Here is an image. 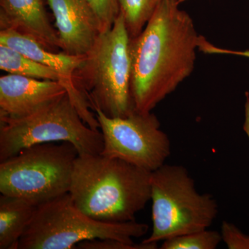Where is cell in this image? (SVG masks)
<instances>
[{"instance_id": "6da1fadb", "label": "cell", "mask_w": 249, "mask_h": 249, "mask_svg": "<svg viewBox=\"0 0 249 249\" xmlns=\"http://www.w3.org/2000/svg\"><path fill=\"white\" fill-rule=\"evenodd\" d=\"M179 4L160 0L143 31L130 38V91L137 112H152L194 70L200 35Z\"/></svg>"}, {"instance_id": "7a4b0ae2", "label": "cell", "mask_w": 249, "mask_h": 249, "mask_svg": "<svg viewBox=\"0 0 249 249\" xmlns=\"http://www.w3.org/2000/svg\"><path fill=\"white\" fill-rule=\"evenodd\" d=\"M151 173L101 154L78 155L69 193L78 209L93 219L132 222L151 199Z\"/></svg>"}, {"instance_id": "3957f363", "label": "cell", "mask_w": 249, "mask_h": 249, "mask_svg": "<svg viewBox=\"0 0 249 249\" xmlns=\"http://www.w3.org/2000/svg\"><path fill=\"white\" fill-rule=\"evenodd\" d=\"M129 37L121 13L103 31L75 72L73 83L91 109L110 118L134 112L130 91Z\"/></svg>"}, {"instance_id": "277c9868", "label": "cell", "mask_w": 249, "mask_h": 249, "mask_svg": "<svg viewBox=\"0 0 249 249\" xmlns=\"http://www.w3.org/2000/svg\"><path fill=\"white\" fill-rule=\"evenodd\" d=\"M152 231L142 242L157 244L209 229L218 213L217 201L200 194L182 165L163 164L152 172Z\"/></svg>"}, {"instance_id": "5b68a950", "label": "cell", "mask_w": 249, "mask_h": 249, "mask_svg": "<svg viewBox=\"0 0 249 249\" xmlns=\"http://www.w3.org/2000/svg\"><path fill=\"white\" fill-rule=\"evenodd\" d=\"M148 225L136 221L101 222L78 209L70 193L36 208L18 249H77L80 242L112 238L134 243L133 238L145 235Z\"/></svg>"}, {"instance_id": "8992f818", "label": "cell", "mask_w": 249, "mask_h": 249, "mask_svg": "<svg viewBox=\"0 0 249 249\" xmlns=\"http://www.w3.org/2000/svg\"><path fill=\"white\" fill-rule=\"evenodd\" d=\"M55 142H71L79 156L103 150L101 131L85 124L67 92L30 115L0 118V161L31 145Z\"/></svg>"}, {"instance_id": "52a82bcc", "label": "cell", "mask_w": 249, "mask_h": 249, "mask_svg": "<svg viewBox=\"0 0 249 249\" xmlns=\"http://www.w3.org/2000/svg\"><path fill=\"white\" fill-rule=\"evenodd\" d=\"M78 152L73 144H36L0 161V193L40 206L70 191Z\"/></svg>"}, {"instance_id": "ba28073f", "label": "cell", "mask_w": 249, "mask_h": 249, "mask_svg": "<svg viewBox=\"0 0 249 249\" xmlns=\"http://www.w3.org/2000/svg\"><path fill=\"white\" fill-rule=\"evenodd\" d=\"M94 111L103 137L101 155L150 172L165 164L171 152L170 141L153 113L134 111L126 117L110 118L99 109Z\"/></svg>"}, {"instance_id": "9c48e42d", "label": "cell", "mask_w": 249, "mask_h": 249, "mask_svg": "<svg viewBox=\"0 0 249 249\" xmlns=\"http://www.w3.org/2000/svg\"><path fill=\"white\" fill-rule=\"evenodd\" d=\"M0 44H2L24 54L34 61L49 67L60 75L62 84L70 95L72 102L85 124L91 128H99L96 115L90 111L89 103L81 94L73 83L75 72L80 66L85 55H70L65 52H53L46 48L40 42L22 33L6 29L0 30Z\"/></svg>"}, {"instance_id": "30bf717a", "label": "cell", "mask_w": 249, "mask_h": 249, "mask_svg": "<svg viewBox=\"0 0 249 249\" xmlns=\"http://www.w3.org/2000/svg\"><path fill=\"white\" fill-rule=\"evenodd\" d=\"M55 19L60 49L67 54L85 55L103 32L87 0H47Z\"/></svg>"}, {"instance_id": "8fae6325", "label": "cell", "mask_w": 249, "mask_h": 249, "mask_svg": "<svg viewBox=\"0 0 249 249\" xmlns=\"http://www.w3.org/2000/svg\"><path fill=\"white\" fill-rule=\"evenodd\" d=\"M67 92L58 81L7 73L0 77V118L30 115Z\"/></svg>"}, {"instance_id": "7c38bea8", "label": "cell", "mask_w": 249, "mask_h": 249, "mask_svg": "<svg viewBox=\"0 0 249 249\" xmlns=\"http://www.w3.org/2000/svg\"><path fill=\"white\" fill-rule=\"evenodd\" d=\"M6 29L30 36L53 52L60 49L43 0H0V29Z\"/></svg>"}, {"instance_id": "4fadbf2b", "label": "cell", "mask_w": 249, "mask_h": 249, "mask_svg": "<svg viewBox=\"0 0 249 249\" xmlns=\"http://www.w3.org/2000/svg\"><path fill=\"white\" fill-rule=\"evenodd\" d=\"M36 208L18 196H0V249H18Z\"/></svg>"}, {"instance_id": "5bb4252c", "label": "cell", "mask_w": 249, "mask_h": 249, "mask_svg": "<svg viewBox=\"0 0 249 249\" xmlns=\"http://www.w3.org/2000/svg\"><path fill=\"white\" fill-rule=\"evenodd\" d=\"M0 70L9 74L53 80L62 84L61 77L56 71L2 44H0Z\"/></svg>"}, {"instance_id": "9a60e30c", "label": "cell", "mask_w": 249, "mask_h": 249, "mask_svg": "<svg viewBox=\"0 0 249 249\" xmlns=\"http://www.w3.org/2000/svg\"><path fill=\"white\" fill-rule=\"evenodd\" d=\"M160 0H119V9L130 38L143 31Z\"/></svg>"}, {"instance_id": "2e32d148", "label": "cell", "mask_w": 249, "mask_h": 249, "mask_svg": "<svg viewBox=\"0 0 249 249\" xmlns=\"http://www.w3.org/2000/svg\"><path fill=\"white\" fill-rule=\"evenodd\" d=\"M222 241L221 233L207 229L163 241L160 249H215Z\"/></svg>"}, {"instance_id": "e0dca14e", "label": "cell", "mask_w": 249, "mask_h": 249, "mask_svg": "<svg viewBox=\"0 0 249 249\" xmlns=\"http://www.w3.org/2000/svg\"><path fill=\"white\" fill-rule=\"evenodd\" d=\"M97 16L103 31L112 27L120 14L119 0H87Z\"/></svg>"}, {"instance_id": "ac0fdd59", "label": "cell", "mask_w": 249, "mask_h": 249, "mask_svg": "<svg viewBox=\"0 0 249 249\" xmlns=\"http://www.w3.org/2000/svg\"><path fill=\"white\" fill-rule=\"evenodd\" d=\"M157 244L129 243L116 239L105 238L84 241L77 245L80 249H156Z\"/></svg>"}, {"instance_id": "d6986e66", "label": "cell", "mask_w": 249, "mask_h": 249, "mask_svg": "<svg viewBox=\"0 0 249 249\" xmlns=\"http://www.w3.org/2000/svg\"><path fill=\"white\" fill-rule=\"evenodd\" d=\"M222 241L229 249H249V235L241 231L232 223L224 221L222 222Z\"/></svg>"}, {"instance_id": "ffe728a7", "label": "cell", "mask_w": 249, "mask_h": 249, "mask_svg": "<svg viewBox=\"0 0 249 249\" xmlns=\"http://www.w3.org/2000/svg\"><path fill=\"white\" fill-rule=\"evenodd\" d=\"M198 49L206 54H228V55H238L249 58V50L235 51L231 49L219 48L216 47L201 36Z\"/></svg>"}, {"instance_id": "44dd1931", "label": "cell", "mask_w": 249, "mask_h": 249, "mask_svg": "<svg viewBox=\"0 0 249 249\" xmlns=\"http://www.w3.org/2000/svg\"><path fill=\"white\" fill-rule=\"evenodd\" d=\"M246 101L245 105V123L243 124V129L249 139V93L246 91Z\"/></svg>"}, {"instance_id": "7402d4cb", "label": "cell", "mask_w": 249, "mask_h": 249, "mask_svg": "<svg viewBox=\"0 0 249 249\" xmlns=\"http://www.w3.org/2000/svg\"><path fill=\"white\" fill-rule=\"evenodd\" d=\"M178 2H179L180 4H181V2H183V1H186V0H178Z\"/></svg>"}]
</instances>
